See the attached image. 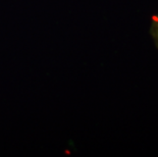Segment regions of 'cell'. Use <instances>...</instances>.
<instances>
[{"mask_svg":"<svg viewBox=\"0 0 158 157\" xmlns=\"http://www.w3.org/2000/svg\"><path fill=\"white\" fill-rule=\"evenodd\" d=\"M151 34H152L154 42L156 44V47L158 48V15L154 18L152 26H151Z\"/></svg>","mask_w":158,"mask_h":157,"instance_id":"6da1fadb","label":"cell"}]
</instances>
